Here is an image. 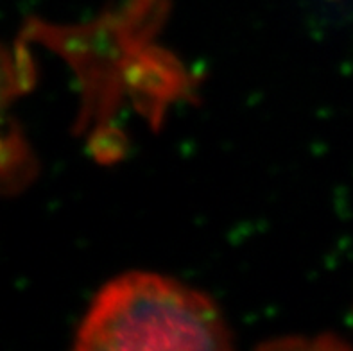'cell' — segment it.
<instances>
[{"instance_id":"obj_2","label":"cell","mask_w":353,"mask_h":351,"mask_svg":"<svg viewBox=\"0 0 353 351\" xmlns=\"http://www.w3.org/2000/svg\"><path fill=\"white\" fill-rule=\"evenodd\" d=\"M26 68L22 59L11 58L8 50L0 45V117L14 95L22 92L26 83Z\"/></svg>"},{"instance_id":"obj_1","label":"cell","mask_w":353,"mask_h":351,"mask_svg":"<svg viewBox=\"0 0 353 351\" xmlns=\"http://www.w3.org/2000/svg\"><path fill=\"white\" fill-rule=\"evenodd\" d=\"M76 350H210L233 346L223 310L208 294L169 276L130 271L97 290Z\"/></svg>"}]
</instances>
